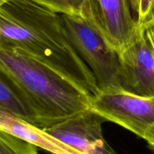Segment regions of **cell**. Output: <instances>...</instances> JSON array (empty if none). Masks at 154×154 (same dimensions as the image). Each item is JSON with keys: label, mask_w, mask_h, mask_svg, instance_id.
<instances>
[{"label": "cell", "mask_w": 154, "mask_h": 154, "mask_svg": "<svg viewBox=\"0 0 154 154\" xmlns=\"http://www.w3.org/2000/svg\"><path fill=\"white\" fill-rule=\"evenodd\" d=\"M0 72L45 129L90 110L92 95L24 51L0 43Z\"/></svg>", "instance_id": "cell-2"}, {"label": "cell", "mask_w": 154, "mask_h": 154, "mask_svg": "<svg viewBox=\"0 0 154 154\" xmlns=\"http://www.w3.org/2000/svg\"><path fill=\"white\" fill-rule=\"evenodd\" d=\"M143 28L145 30L146 35L154 51V20Z\"/></svg>", "instance_id": "cell-13"}, {"label": "cell", "mask_w": 154, "mask_h": 154, "mask_svg": "<svg viewBox=\"0 0 154 154\" xmlns=\"http://www.w3.org/2000/svg\"><path fill=\"white\" fill-rule=\"evenodd\" d=\"M60 14L81 15L84 0H33Z\"/></svg>", "instance_id": "cell-11"}, {"label": "cell", "mask_w": 154, "mask_h": 154, "mask_svg": "<svg viewBox=\"0 0 154 154\" xmlns=\"http://www.w3.org/2000/svg\"><path fill=\"white\" fill-rule=\"evenodd\" d=\"M9 1H11V0H0V8L2 7L4 5H5L6 3L8 2Z\"/></svg>", "instance_id": "cell-15"}, {"label": "cell", "mask_w": 154, "mask_h": 154, "mask_svg": "<svg viewBox=\"0 0 154 154\" xmlns=\"http://www.w3.org/2000/svg\"><path fill=\"white\" fill-rule=\"evenodd\" d=\"M0 129L53 154H82L42 128L0 108Z\"/></svg>", "instance_id": "cell-8"}, {"label": "cell", "mask_w": 154, "mask_h": 154, "mask_svg": "<svg viewBox=\"0 0 154 154\" xmlns=\"http://www.w3.org/2000/svg\"><path fill=\"white\" fill-rule=\"evenodd\" d=\"M144 139L147 141L150 148L154 150V123L147 132Z\"/></svg>", "instance_id": "cell-14"}, {"label": "cell", "mask_w": 154, "mask_h": 154, "mask_svg": "<svg viewBox=\"0 0 154 154\" xmlns=\"http://www.w3.org/2000/svg\"><path fill=\"white\" fill-rule=\"evenodd\" d=\"M61 15L69 41L93 73L99 90L121 87L118 53L82 16Z\"/></svg>", "instance_id": "cell-3"}, {"label": "cell", "mask_w": 154, "mask_h": 154, "mask_svg": "<svg viewBox=\"0 0 154 154\" xmlns=\"http://www.w3.org/2000/svg\"><path fill=\"white\" fill-rule=\"evenodd\" d=\"M0 38H1V36H0Z\"/></svg>", "instance_id": "cell-16"}, {"label": "cell", "mask_w": 154, "mask_h": 154, "mask_svg": "<svg viewBox=\"0 0 154 154\" xmlns=\"http://www.w3.org/2000/svg\"><path fill=\"white\" fill-rule=\"evenodd\" d=\"M0 108L38 126L37 120L26 102L0 72Z\"/></svg>", "instance_id": "cell-9"}, {"label": "cell", "mask_w": 154, "mask_h": 154, "mask_svg": "<svg viewBox=\"0 0 154 154\" xmlns=\"http://www.w3.org/2000/svg\"><path fill=\"white\" fill-rule=\"evenodd\" d=\"M0 43L14 47L93 96L94 75L69 41L62 15L33 0H11L0 8Z\"/></svg>", "instance_id": "cell-1"}, {"label": "cell", "mask_w": 154, "mask_h": 154, "mask_svg": "<svg viewBox=\"0 0 154 154\" xmlns=\"http://www.w3.org/2000/svg\"><path fill=\"white\" fill-rule=\"evenodd\" d=\"M118 56L121 87L139 96H154V51L143 27L138 26Z\"/></svg>", "instance_id": "cell-6"}, {"label": "cell", "mask_w": 154, "mask_h": 154, "mask_svg": "<svg viewBox=\"0 0 154 154\" xmlns=\"http://www.w3.org/2000/svg\"><path fill=\"white\" fill-rule=\"evenodd\" d=\"M90 110L144 138L154 123V96H143L123 87L101 90L91 96Z\"/></svg>", "instance_id": "cell-4"}, {"label": "cell", "mask_w": 154, "mask_h": 154, "mask_svg": "<svg viewBox=\"0 0 154 154\" xmlns=\"http://www.w3.org/2000/svg\"><path fill=\"white\" fill-rule=\"evenodd\" d=\"M0 154H38L37 147L0 129Z\"/></svg>", "instance_id": "cell-10"}, {"label": "cell", "mask_w": 154, "mask_h": 154, "mask_svg": "<svg viewBox=\"0 0 154 154\" xmlns=\"http://www.w3.org/2000/svg\"><path fill=\"white\" fill-rule=\"evenodd\" d=\"M103 122L102 117L88 110L44 129L82 154H117L104 138Z\"/></svg>", "instance_id": "cell-7"}, {"label": "cell", "mask_w": 154, "mask_h": 154, "mask_svg": "<svg viewBox=\"0 0 154 154\" xmlns=\"http://www.w3.org/2000/svg\"><path fill=\"white\" fill-rule=\"evenodd\" d=\"M81 16L117 53L138 28L132 0H84Z\"/></svg>", "instance_id": "cell-5"}, {"label": "cell", "mask_w": 154, "mask_h": 154, "mask_svg": "<svg viewBox=\"0 0 154 154\" xmlns=\"http://www.w3.org/2000/svg\"><path fill=\"white\" fill-rule=\"evenodd\" d=\"M138 26L145 27L154 20V0H132Z\"/></svg>", "instance_id": "cell-12"}]
</instances>
